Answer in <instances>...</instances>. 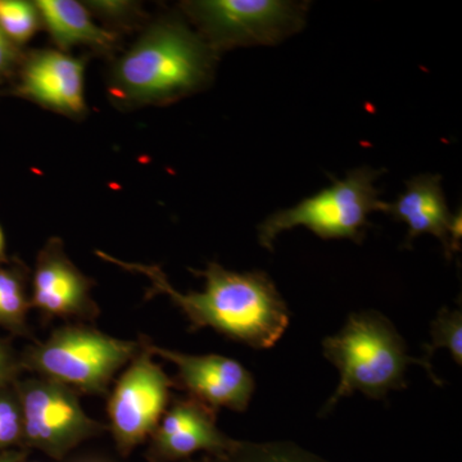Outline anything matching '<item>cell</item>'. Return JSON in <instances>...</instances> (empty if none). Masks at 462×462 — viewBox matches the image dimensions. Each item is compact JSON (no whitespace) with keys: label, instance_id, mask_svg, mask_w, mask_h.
Masks as SVG:
<instances>
[{"label":"cell","instance_id":"obj_1","mask_svg":"<svg viewBox=\"0 0 462 462\" xmlns=\"http://www.w3.org/2000/svg\"><path fill=\"white\" fill-rule=\"evenodd\" d=\"M102 260L138 273L151 282L147 294L166 296L189 321L191 331L211 328L234 342L269 349L284 336L291 311L275 282L263 272L236 273L216 263L190 272L205 279L202 291L181 293L156 264L125 263L97 251Z\"/></svg>","mask_w":462,"mask_h":462},{"label":"cell","instance_id":"obj_2","mask_svg":"<svg viewBox=\"0 0 462 462\" xmlns=\"http://www.w3.org/2000/svg\"><path fill=\"white\" fill-rule=\"evenodd\" d=\"M218 56L184 18H160L115 60L109 97L121 108L172 105L209 87Z\"/></svg>","mask_w":462,"mask_h":462},{"label":"cell","instance_id":"obj_3","mask_svg":"<svg viewBox=\"0 0 462 462\" xmlns=\"http://www.w3.org/2000/svg\"><path fill=\"white\" fill-rule=\"evenodd\" d=\"M322 354L339 372V384L321 413H328L343 398L360 392L383 400L389 392L407 388L410 364L425 366L421 358L407 354V346L396 327L378 311L351 314L336 336L322 340Z\"/></svg>","mask_w":462,"mask_h":462},{"label":"cell","instance_id":"obj_4","mask_svg":"<svg viewBox=\"0 0 462 462\" xmlns=\"http://www.w3.org/2000/svg\"><path fill=\"white\" fill-rule=\"evenodd\" d=\"M382 170L361 167L342 180L302 202L273 212L258 225V242L267 251L284 231L305 226L321 239H351L361 243L370 226L373 212H384L385 203L379 199L376 179Z\"/></svg>","mask_w":462,"mask_h":462},{"label":"cell","instance_id":"obj_5","mask_svg":"<svg viewBox=\"0 0 462 462\" xmlns=\"http://www.w3.org/2000/svg\"><path fill=\"white\" fill-rule=\"evenodd\" d=\"M310 3L284 0H188L182 14L220 54L234 48L276 45L305 27Z\"/></svg>","mask_w":462,"mask_h":462},{"label":"cell","instance_id":"obj_6","mask_svg":"<svg viewBox=\"0 0 462 462\" xmlns=\"http://www.w3.org/2000/svg\"><path fill=\"white\" fill-rule=\"evenodd\" d=\"M141 351V342L115 338L87 327L60 328L27 352L25 364L41 378L89 394L107 391L115 374Z\"/></svg>","mask_w":462,"mask_h":462},{"label":"cell","instance_id":"obj_7","mask_svg":"<svg viewBox=\"0 0 462 462\" xmlns=\"http://www.w3.org/2000/svg\"><path fill=\"white\" fill-rule=\"evenodd\" d=\"M23 442L51 457L62 458L84 440L98 436L105 425L91 419L74 389L45 378L18 385Z\"/></svg>","mask_w":462,"mask_h":462},{"label":"cell","instance_id":"obj_8","mask_svg":"<svg viewBox=\"0 0 462 462\" xmlns=\"http://www.w3.org/2000/svg\"><path fill=\"white\" fill-rule=\"evenodd\" d=\"M172 387V380L141 342V351L116 383L107 404L109 428L121 454L129 455L152 437L165 415Z\"/></svg>","mask_w":462,"mask_h":462},{"label":"cell","instance_id":"obj_9","mask_svg":"<svg viewBox=\"0 0 462 462\" xmlns=\"http://www.w3.org/2000/svg\"><path fill=\"white\" fill-rule=\"evenodd\" d=\"M142 345L152 356L175 365L179 384L209 409L245 412L254 397V375L233 358L221 355H189L153 345L143 338Z\"/></svg>","mask_w":462,"mask_h":462},{"label":"cell","instance_id":"obj_10","mask_svg":"<svg viewBox=\"0 0 462 462\" xmlns=\"http://www.w3.org/2000/svg\"><path fill=\"white\" fill-rule=\"evenodd\" d=\"M20 67L17 96L74 120L87 114L85 58L58 50L33 51Z\"/></svg>","mask_w":462,"mask_h":462},{"label":"cell","instance_id":"obj_11","mask_svg":"<svg viewBox=\"0 0 462 462\" xmlns=\"http://www.w3.org/2000/svg\"><path fill=\"white\" fill-rule=\"evenodd\" d=\"M94 282L69 260L65 243L51 238L45 243L32 278V307L50 318H80L93 320L98 306L91 298Z\"/></svg>","mask_w":462,"mask_h":462},{"label":"cell","instance_id":"obj_12","mask_svg":"<svg viewBox=\"0 0 462 462\" xmlns=\"http://www.w3.org/2000/svg\"><path fill=\"white\" fill-rule=\"evenodd\" d=\"M151 462L185 461L199 452L215 454L233 445L216 424V411L193 397L176 401L152 434Z\"/></svg>","mask_w":462,"mask_h":462},{"label":"cell","instance_id":"obj_13","mask_svg":"<svg viewBox=\"0 0 462 462\" xmlns=\"http://www.w3.org/2000/svg\"><path fill=\"white\" fill-rule=\"evenodd\" d=\"M384 214L409 226L407 247L422 234H430L439 240L448 260L460 252L461 212L449 211L439 175L422 173L406 181V190L394 202L385 203Z\"/></svg>","mask_w":462,"mask_h":462},{"label":"cell","instance_id":"obj_14","mask_svg":"<svg viewBox=\"0 0 462 462\" xmlns=\"http://www.w3.org/2000/svg\"><path fill=\"white\" fill-rule=\"evenodd\" d=\"M42 26L50 32L58 51L85 47L99 54H112L120 44V35L94 21L84 3L76 0H38Z\"/></svg>","mask_w":462,"mask_h":462},{"label":"cell","instance_id":"obj_15","mask_svg":"<svg viewBox=\"0 0 462 462\" xmlns=\"http://www.w3.org/2000/svg\"><path fill=\"white\" fill-rule=\"evenodd\" d=\"M182 462H329L291 442L234 440L224 451L203 454Z\"/></svg>","mask_w":462,"mask_h":462},{"label":"cell","instance_id":"obj_16","mask_svg":"<svg viewBox=\"0 0 462 462\" xmlns=\"http://www.w3.org/2000/svg\"><path fill=\"white\" fill-rule=\"evenodd\" d=\"M32 300L27 296L23 273L16 269L0 267V324L23 333Z\"/></svg>","mask_w":462,"mask_h":462},{"label":"cell","instance_id":"obj_17","mask_svg":"<svg viewBox=\"0 0 462 462\" xmlns=\"http://www.w3.org/2000/svg\"><path fill=\"white\" fill-rule=\"evenodd\" d=\"M431 342L430 345L424 346V355L421 360L427 366V372L430 378L436 384H443L439 379L436 378L433 370H431L430 358L434 352L439 348L448 349L449 354L454 357L455 363L461 366L462 365V314L461 310H440L437 318L431 322Z\"/></svg>","mask_w":462,"mask_h":462},{"label":"cell","instance_id":"obj_18","mask_svg":"<svg viewBox=\"0 0 462 462\" xmlns=\"http://www.w3.org/2000/svg\"><path fill=\"white\" fill-rule=\"evenodd\" d=\"M42 26L35 2L0 0V30L14 44H25Z\"/></svg>","mask_w":462,"mask_h":462},{"label":"cell","instance_id":"obj_19","mask_svg":"<svg viewBox=\"0 0 462 462\" xmlns=\"http://www.w3.org/2000/svg\"><path fill=\"white\" fill-rule=\"evenodd\" d=\"M91 16L111 27H132L144 18L142 5L129 0H90L84 2Z\"/></svg>","mask_w":462,"mask_h":462},{"label":"cell","instance_id":"obj_20","mask_svg":"<svg viewBox=\"0 0 462 462\" xmlns=\"http://www.w3.org/2000/svg\"><path fill=\"white\" fill-rule=\"evenodd\" d=\"M23 412L18 397L0 394V449L23 440Z\"/></svg>","mask_w":462,"mask_h":462},{"label":"cell","instance_id":"obj_21","mask_svg":"<svg viewBox=\"0 0 462 462\" xmlns=\"http://www.w3.org/2000/svg\"><path fill=\"white\" fill-rule=\"evenodd\" d=\"M23 58L20 47L0 30V78L20 66Z\"/></svg>","mask_w":462,"mask_h":462},{"label":"cell","instance_id":"obj_22","mask_svg":"<svg viewBox=\"0 0 462 462\" xmlns=\"http://www.w3.org/2000/svg\"><path fill=\"white\" fill-rule=\"evenodd\" d=\"M14 358L9 354L5 346L0 342V388L8 382L9 378L14 375Z\"/></svg>","mask_w":462,"mask_h":462},{"label":"cell","instance_id":"obj_23","mask_svg":"<svg viewBox=\"0 0 462 462\" xmlns=\"http://www.w3.org/2000/svg\"><path fill=\"white\" fill-rule=\"evenodd\" d=\"M25 455L23 452L7 451L0 455V462H23Z\"/></svg>","mask_w":462,"mask_h":462},{"label":"cell","instance_id":"obj_24","mask_svg":"<svg viewBox=\"0 0 462 462\" xmlns=\"http://www.w3.org/2000/svg\"><path fill=\"white\" fill-rule=\"evenodd\" d=\"M5 234H3L2 227H0V260H2L3 257H5Z\"/></svg>","mask_w":462,"mask_h":462}]
</instances>
